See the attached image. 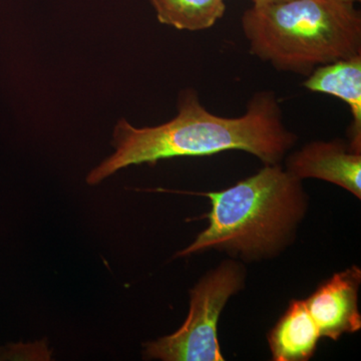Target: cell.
<instances>
[{
	"label": "cell",
	"instance_id": "obj_4",
	"mask_svg": "<svg viewBox=\"0 0 361 361\" xmlns=\"http://www.w3.org/2000/svg\"><path fill=\"white\" fill-rule=\"evenodd\" d=\"M245 269L237 261L226 260L207 273L190 291L186 322L177 331L145 343L146 360L223 361L217 337L221 313L245 284Z\"/></svg>",
	"mask_w": 361,
	"mask_h": 361
},
{
	"label": "cell",
	"instance_id": "obj_3",
	"mask_svg": "<svg viewBox=\"0 0 361 361\" xmlns=\"http://www.w3.org/2000/svg\"><path fill=\"white\" fill-rule=\"evenodd\" d=\"M250 52L278 71L308 77L318 66L361 56V14L342 0H289L242 16Z\"/></svg>",
	"mask_w": 361,
	"mask_h": 361
},
{
	"label": "cell",
	"instance_id": "obj_9",
	"mask_svg": "<svg viewBox=\"0 0 361 361\" xmlns=\"http://www.w3.org/2000/svg\"><path fill=\"white\" fill-rule=\"evenodd\" d=\"M161 23L180 30H208L226 11L224 0H149Z\"/></svg>",
	"mask_w": 361,
	"mask_h": 361
},
{
	"label": "cell",
	"instance_id": "obj_6",
	"mask_svg": "<svg viewBox=\"0 0 361 361\" xmlns=\"http://www.w3.org/2000/svg\"><path fill=\"white\" fill-rule=\"evenodd\" d=\"M285 169L298 179L326 180L361 199V153L342 140L305 145L287 157Z\"/></svg>",
	"mask_w": 361,
	"mask_h": 361
},
{
	"label": "cell",
	"instance_id": "obj_11",
	"mask_svg": "<svg viewBox=\"0 0 361 361\" xmlns=\"http://www.w3.org/2000/svg\"><path fill=\"white\" fill-rule=\"evenodd\" d=\"M342 1L348 2V4H355V2H360V0H342Z\"/></svg>",
	"mask_w": 361,
	"mask_h": 361
},
{
	"label": "cell",
	"instance_id": "obj_8",
	"mask_svg": "<svg viewBox=\"0 0 361 361\" xmlns=\"http://www.w3.org/2000/svg\"><path fill=\"white\" fill-rule=\"evenodd\" d=\"M322 338L304 300H292L268 334L275 361H306L314 355Z\"/></svg>",
	"mask_w": 361,
	"mask_h": 361
},
{
	"label": "cell",
	"instance_id": "obj_10",
	"mask_svg": "<svg viewBox=\"0 0 361 361\" xmlns=\"http://www.w3.org/2000/svg\"><path fill=\"white\" fill-rule=\"evenodd\" d=\"M254 6H270V4H282V2L289 1V0H252Z\"/></svg>",
	"mask_w": 361,
	"mask_h": 361
},
{
	"label": "cell",
	"instance_id": "obj_5",
	"mask_svg": "<svg viewBox=\"0 0 361 361\" xmlns=\"http://www.w3.org/2000/svg\"><path fill=\"white\" fill-rule=\"evenodd\" d=\"M360 283V268L353 266L334 274L304 300L320 336L337 341L361 329Z\"/></svg>",
	"mask_w": 361,
	"mask_h": 361
},
{
	"label": "cell",
	"instance_id": "obj_7",
	"mask_svg": "<svg viewBox=\"0 0 361 361\" xmlns=\"http://www.w3.org/2000/svg\"><path fill=\"white\" fill-rule=\"evenodd\" d=\"M303 87L310 92L338 97L350 108L349 148L361 153V56L341 59L316 68Z\"/></svg>",
	"mask_w": 361,
	"mask_h": 361
},
{
	"label": "cell",
	"instance_id": "obj_1",
	"mask_svg": "<svg viewBox=\"0 0 361 361\" xmlns=\"http://www.w3.org/2000/svg\"><path fill=\"white\" fill-rule=\"evenodd\" d=\"M287 129L274 92H256L238 118L210 113L193 89L180 90L178 114L157 127L135 128L122 118L115 126V152L87 176L90 186L99 184L130 166L178 157L213 156L225 151H243L257 157L264 165L281 164L296 144Z\"/></svg>",
	"mask_w": 361,
	"mask_h": 361
},
{
	"label": "cell",
	"instance_id": "obj_2",
	"mask_svg": "<svg viewBox=\"0 0 361 361\" xmlns=\"http://www.w3.org/2000/svg\"><path fill=\"white\" fill-rule=\"evenodd\" d=\"M198 195L211 201L209 226L175 257L212 249L246 261L274 257L293 242L308 208L302 180L281 164L264 165L223 191Z\"/></svg>",
	"mask_w": 361,
	"mask_h": 361
}]
</instances>
